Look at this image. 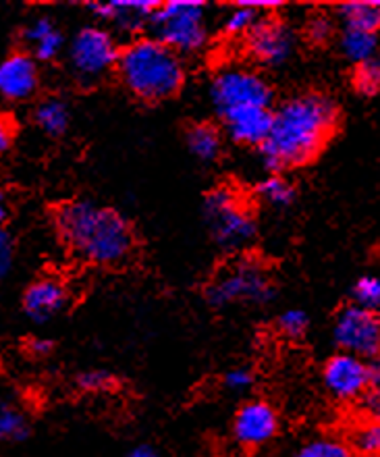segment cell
Segmentation results:
<instances>
[{
    "mask_svg": "<svg viewBox=\"0 0 380 457\" xmlns=\"http://www.w3.org/2000/svg\"><path fill=\"white\" fill-rule=\"evenodd\" d=\"M12 139H15V123L9 114L0 112V154H4L11 148Z\"/></svg>",
    "mask_w": 380,
    "mask_h": 457,
    "instance_id": "cell-35",
    "label": "cell"
},
{
    "mask_svg": "<svg viewBox=\"0 0 380 457\" xmlns=\"http://www.w3.org/2000/svg\"><path fill=\"white\" fill-rule=\"evenodd\" d=\"M75 385H78V389L84 393H109L117 386V378L112 377L111 372L94 368V370L81 372L79 377L75 378Z\"/></svg>",
    "mask_w": 380,
    "mask_h": 457,
    "instance_id": "cell-30",
    "label": "cell"
},
{
    "mask_svg": "<svg viewBox=\"0 0 380 457\" xmlns=\"http://www.w3.org/2000/svg\"><path fill=\"white\" fill-rule=\"evenodd\" d=\"M54 225L62 244L90 264H123L136 245L129 220L121 212L90 200H75L59 206Z\"/></svg>",
    "mask_w": 380,
    "mask_h": 457,
    "instance_id": "cell-2",
    "label": "cell"
},
{
    "mask_svg": "<svg viewBox=\"0 0 380 457\" xmlns=\"http://www.w3.org/2000/svg\"><path fill=\"white\" fill-rule=\"evenodd\" d=\"M25 349H28V353L34 355V358H46V355L53 353L54 343L50 339H44V337H34L28 341Z\"/></svg>",
    "mask_w": 380,
    "mask_h": 457,
    "instance_id": "cell-36",
    "label": "cell"
},
{
    "mask_svg": "<svg viewBox=\"0 0 380 457\" xmlns=\"http://www.w3.org/2000/svg\"><path fill=\"white\" fill-rule=\"evenodd\" d=\"M156 6L158 3H92L87 9L123 34H139L144 28H150Z\"/></svg>",
    "mask_w": 380,
    "mask_h": 457,
    "instance_id": "cell-15",
    "label": "cell"
},
{
    "mask_svg": "<svg viewBox=\"0 0 380 457\" xmlns=\"http://www.w3.org/2000/svg\"><path fill=\"white\" fill-rule=\"evenodd\" d=\"M23 40L36 61H54L65 46V37L50 17H37L23 31Z\"/></svg>",
    "mask_w": 380,
    "mask_h": 457,
    "instance_id": "cell-17",
    "label": "cell"
},
{
    "mask_svg": "<svg viewBox=\"0 0 380 457\" xmlns=\"http://www.w3.org/2000/svg\"><path fill=\"white\" fill-rule=\"evenodd\" d=\"M117 73L123 86L144 103H162L177 96L186 84L181 54L156 37H137L121 50Z\"/></svg>",
    "mask_w": 380,
    "mask_h": 457,
    "instance_id": "cell-3",
    "label": "cell"
},
{
    "mask_svg": "<svg viewBox=\"0 0 380 457\" xmlns=\"http://www.w3.org/2000/svg\"><path fill=\"white\" fill-rule=\"evenodd\" d=\"M69 303V294L65 285L56 278H37L25 289L23 312L34 322H48L61 314Z\"/></svg>",
    "mask_w": 380,
    "mask_h": 457,
    "instance_id": "cell-14",
    "label": "cell"
},
{
    "mask_svg": "<svg viewBox=\"0 0 380 457\" xmlns=\"http://www.w3.org/2000/svg\"><path fill=\"white\" fill-rule=\"evenodd\" d=\"M187 150L202 162L217 161L223 148V136L220 129L212 123H194L186 131Z\"/></svg>",
    "mask_w": 380,
    "mask_h": 457,
    "instance_id": "cell-18",
    "label": "cell"
},
{
    "mask_svg": "<svg viewBox=\"0 0 380 457\" xmlns=\"http://www.w3.org/2000/svg\"><path fill=\"white\" fill-rule=\"evenodd\" d=\"M322 383L335 399L341 402H359L370 389L368 361L351 353H335L322 368Z\"/></svg>",
    "mask_w": 380,
    "mask_h": 457,
    "instance_id": "cell-10",
    "label": "cell"
},
{
    "mask_svg": "<svg viewBox=\"0 0 380 457\" xmlns=\"http://www.w3.org/2000/svg\"><path fill=\"white\" fill-rule=\"evenodd\" d=\"M341 53L347 61L362 65V62L370 61L372 56L376 54L378 37L376 34H366V31H356V29H343L339 40Z\"/></svg>",
    "mask_w": 380,
    "mask_h": 457,
    "instance_id": "cell-23",
    "label": "cell"
},
{
    "mask_svg": "<svg viewBox=\"0 0 380 457\" xmlns=\"http://www.w3.org/2000/svg\"><path fill=\"white\" fill-rule=\"evenodd\" d=\"M223 383L229 391L244 393L253 385V374L248 370V368H233V370L225 374Z\"/></svg>",
    "mask_w": 380,
    "mask_h": 457,
    "instance_id": "cell-32",
    "label": "cell"
},
{
    "mask_svg": "<svg viewBox=\"0 0 380 457\" xmlns=\"http://www.w3.org/2000/svg\"><path fill=\"white\" fill-rule=\"evenodd\" d=\"M339 123L333 98L320 92L293 96L272 112V127L262 144V162L270 175L303 167L325 150Z\"/></svg>",
    "mask_w": 380,
    "mask_h": 457,
    "instance_id": "cell-1",
    "label": "cell"
},
{
    "mask_svg": "<svg viewBox=\"0 0 380 457\" xmlns=\"http://www.w3.org/2000/svg\"><path fill=\"white\" fill-rule=\"evenodd\" d=\"M275 9L272 3H239L229 11V15L225 17L223 31L227 36H245L248 37L250 31L256 28L260 19L264 17L266 11Z\"/></svg>",
    "mask_w": 380,
    "mask_h": 457,
    "instance_id": "cell-20",
    "label": "cell"
},
{
    "mask_svg": "<svg viewBox=\"0 0 380 457\" xmlns=\"http://www.w3.org/2000/svg\"><path fill=\"white\" fill-rule=\"evenodd\" d=\"M34 120L46 136H62L71 123V112L65 100L61 98H44L34 111Z\"/></svg>",
    "mask_w": 380,
    "mask_h": 457,
    "instance_id": "cell-21",
    "label": "cell"
},
{
    "mask_svg": "<svg viewBox=\"0 0 380 457\" xmlns=\"http://www.w3.org/2000/svg\"><path fill=\"white\" fill-rule=\"evenodd\" d=\"M351 84L362 96H376L380 94V54L376 53L370 61L362 62L353 71Z\"/></svg>",
    "mask_w": 380,
    "mask_h": 457,
    "instance_id": "cell-27",
    "label": "cell"
},
{
    "mask_svg": "<svg viewBox=\"0 0 380 457\" xmlns=\"http://www.w3.org/2000/svg\"><path fill=\"white\" fill-rule=\"evenodd\" d=\"M119 56H121V50L115 37L111 36V31L96 25L79 29L69 44L67 53L71 73L81 84H96L103 79L106 73L117 69Z\"/></svg>",
    "mask_w": 380,
    "mask_h": 457,
    "instance_id": "cell-8",
    "label": "cell"
},
{
    "mask_svg": "<svg viewBox=\"0 0 380 457\" xmlns=\"http://www.w3.org/2000/svg\"><path fill=\"white\" fill-rule=\"evenodd\" d=\"M150 29L156 40L189 54L206 44V6L202 3H164L158 4L150 19Z\"/></svg>",
    "mask_w": 380,
    "mask_h": 457,
    "instance_id": "cell-6",
    "label": "cell"
},
{
    "mask_svg": "<svg viewBox=\"0 0 380 457\" xmlns=\"http://www.w3.org/2000/svg\"><path fill=\"white\" fill-rule=\"evenodd\" d=\"M295 457H353V452L343 441L314 439L306 443Z\"/></svg>",
    "mask_w": 380,
    "mask_h": 457,
    "instance_id": "cell-28",
    "label": "cell"
},
{
    "mask_svg": "<svg viewBox=\"0 0 380 457\" xmlns=\"http://www.w3.org/2000/svg\"><path fill=\"white\" fill-rule=\"evenodd\" d=\"M308 327H310L308 314L300 308L285 310V312L278 316V331H281L285 337H289V339L303 337L308 331Z\"/></svg>",
    "mask_w": 380,
    "mask_h": 457,
    "instance_id": "cell-31",
    "label": "cell"
},
{
    "mask_svg": "<svg viewBox=\"0 0 380 457\" xmlns=\"http://www.w3.org/2000/svg\"><path fill=\"white\" fill-rule=\"evenodd\" d=\"M333 339L343 353L372 361L380 355V314L345 306L335 319Z\"/></svg>",
    "mask_w": 380,
    "mask_h": 457,
    "instance_id": "cell-9",
    "label": "cell"
},
{
    "mask_svg": "<svg viewBox=\"0 0 380 457\" xmlns=\"http://www.w3.org/2000/svg\"><path fill=\"white\" fill-rule=\"evenodd\" d=\"M256 192L260 200L272 208H287L295 200V187L283 175H268L258 183Z\"/></svg>",
    "mask_w": 380,
    "mask_h": 457,
    "instance_id": "cell-24",
    "label": "cell"
},
{
    "mask_svg": "<svg viewBox=\"0 0 380 457\" xmlns=\"http://www.w3.org/2000/svg\"><path fill=\"white\" fill-rule=\"evenodd\" d=\"M351 300L353 306L380 314V277L366 275L358 278L356 285L351 287Z\"/></svg>",
    "mask_w": 380,
    "mask_h": 457,
    "instance_id": "cell-26",
    "label": "cell"
},
{
    "mask_svg": "<svg viewBox=\"0 0 380 457\" xmlns=\"http://www.w3.org/2000/svg\"><path fill=\"white\" fill-rule=\"evenodd\" d=\"M350 447L353 455L380 457V420H364L351 430Z\"/></svg>",
    "mask_w": 380,
    "mask_h": 457,
    "instance_id": "cell-25",
    "label": "cell"
},
{
    "mask_svg": "<svg viewBox=\"0 0 380 457\" xmlns=\"http://www.w3.org/2000/svg\"><path fill=\"white\" fill-rule=\"evenodd\" d=\"M359 408L366 420H380V393L368 389L359 399Z\"/></svg>",
    "mask_w": 380,
    "mask_h": 457,
    "instance_id": "cell-34",
    "label": "cell"
},
{
    "mask_svg": "<svg viewBox=\"0 0 380 457\" xmlns=\"http://www.w3.org/2000/svg\"><path fill=\"white\" fill-rule=\"evenodd\" d=\"M202 211L212 239L227 252L244 250L256 237V220L237 189L229 186L211 189Z\"/></svg>",
    "mask_w": 380,
    "mask_h": 457,
    "instance_id": "cell-4",
    "label": "cell"
},
{
    "mask_svg": "<svg viewBox=\"0 0 380 457\" xmlns=\"http://www.w3.org/2000/svg\"><path fill=\"white\" fill-rule=\"evenodd\" d=\"M335 31H337V25H335V19L328 12H314L306 23V37L316 46H325V44L331 42Z\"/></svg>",
    "mask_w": 380,
    "mask_h": 457,
    "instance_id": "cell-29",
    "label": "cell"
},
{
    "mask_svg": "<svg viewBox=\"0 0 380 457\" xmlns=\"http://www.w3.org/2000/svg\"><path fill=\"white\" fill-rule=\"evenodd\" d=\"M12 260H15V244L4 228H0V278L11 272Z\"/></svg>",
    "mask_w": 380,
    "mask_h": 457,
    "instance_id": "cell-33",
    "label": "cell"
},
{
    "mask_svg": "<svg viewBox=\"0 0 380 457\" xmlns=\"http://www.w3.org/2000/svg\"><path fill=\"white\" fill-rule=\"evenodd\" d=\"M337 17L343 29L376 34L380 29V3H343L337 6Z\"/></svg>",
    "mask_w": 380,
    "mask_h": 457,
    "instance_id": "cell-19",
    "label": "cell"
},
{
    "mask_svg": "<svg viewBox=\"0 0 380 457\" xmlns=\"http://www.w3.org/2000/svg\"><path fill=\"white\" fill-rule=\"evenodd\" d=\"M40 71L29 53H15L0 62V100L25 103L37 92Z\"/></svg>",
    "mask_w": 380,
    "mask_h": 457,
    "instance_id": "cell-13",
    "label": "cell"
},
{
    "mask_svg": "<svg viewBox=\"0 0 380 457\" xmlns=\"http://www.w3.org/2000/svg\"><path fill=\"white\" fill-rule=\"evenodd\" d=\"M208 303L214 308L231 303H266L275 297V287L266 266L253 256H242L223 266L206 287Z\"/></svg>",
    "mask_w": 380,
    "mask_h": 457,
    "instance_id": "cell-5",
    "label": "cell"
},
{
    "mask_svg": "<svg viewBox=\"0 0 380 457\" xmlns=\"http://www.w3.org/2000/svg\"><path fill=\"white\" fill-rule=\"evenodd\" d=\"M31 427L25 411L6 399H0V441L21 443L29 436Z\"/></svg>",
    "mask_w": 380,
    "mask_h": 457,
    "instance_id": "cell-22",
    "label": "cell"
},
{
    "mask_svg": "<svg viewBox=\"0 0 380 457\" xmlns=\"http://www.w3.org/2000/svg\"><path fill=\"white\" fill-rule=\"evenodd\" d=\"M272 112H275L272 109L256 106V109H245L229 114V117L223 119L227 136L235 144L258 145V148H262L272 127Z\"/></svg>",
    "mask_w": 380,
    "mask_h": 457,
    "instance_id": "cell-16",
    "label": "cell"
},
{
    "mask_svg": "<svg viewBox=\"0 0 380 457\" xmlns=\"http://www.w3.org/2000/svg\"><path fill=\"white\" fill-rule=\"evenodd\" d=\"M211 100L220 119L245 109H270L272 87L262 75L244 67H225L211 81Z\"/></svg>",
    "mask_w": 380,
    "mask_h": 457,
    "instance_id": "cell-7",
    "label": "cell"
},
{
    "mask_svg": "<svg viewBox=\"0 0 380 457\" xmlns=\"http://www.w3.org/2000/svg\"><path fill=\"white\" fill-rule=\"evenodd\" d=\"M248 53L266 67L285 65L295 53V34L281 19L262 17L248 37Z\"/></svg>",
    "mask_w": 380,
    "mask_h": 457,
    "instance_id": "cell-11",
    "label": "cell"
},
{
    "mask_svg": "<svg viewBox=\"0 0 380 457\" xmlns=\"http://www.w3.org/2000/svg\"><path fill=\"white\" fill-rule=\"evenodd\" d=\"M129 457H158L150 447H137L136 452H131Z\"/></svg>",
    "mask_w": 380,
    "mask_h": 457,
    "instance_id": "cell-39",
    "label": "cell"
},
{
    "mask_svg": "<svg viewBox=\"0 0 380 457\" xmlns=\"http://www.w3.org/2000/svg\"><path fill=\"white\" fill-rule=\"evenodd\" d=\"M278 433V414L268 402L252 399L233 418V436L242 447H262Z\"/></svg>",
    "mask_w": 380,
    "mask_h": 457,
    "instance_id": "cell-12",
    "label": "cell"
},
{
    "mask_svg": "<svg viewBox=\"0 0 380 457\" xmlns=\"http://www.w3.org/2000/svg\"><path fill=\"white\" fill-rule=\"evenodd\" d=\"M370 366V389L380 393V355L372 361H368Z\"/></svg>",
    "mask_w": 380,
    "mask_h": 457,
    "instance_id": "cell-37",
    "label": "cell"
},
{
    "mask_svg": "<svg viewBox=\"0 0 380 457\" xmlns=\"http://www.w3.org/2000/svg\"><path fill=\"white\" fill-rule=\"evenodd\" d=\"M6 217H9V202H6V195L3 189H0V228H3Z\"/></svg>",
    "mask_w": 380,
    "mask_h": 457,
    "instance_id": "cell-38",
    "label": "cell"
}]
</instances>
